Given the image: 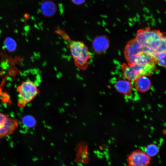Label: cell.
Listing matches in <instances>:
<instances>
[{
  "label": "cell",
  "mask_w": 166,
  "mask_h": 166,
  "mask_svg": "<svg viewBox=\"0 0 166 166\" xmlns=\"http://www.w3.org/2000/svg\"><path fill=\"white\" fill-rule=\"evenodd\" d=\"M146 50L153 54L166 51V37L164 34L149 29L138 31L135 38Z\"/></svg>",
  "instance_id": "cell-1"
},
{
  "label": "cell",
  "mask_w": 166,
  "mask_h": 166,
  "mask_svg": "<svg viewBox=\"0 0 166 166\" xmlns=\"http://www.w3.org/2000/svg\"><path fill=\"white\" fill-rule=\"evenodd\" d=\"M69 48L75 65L82 70H85L91 57L88 47L82 42L72 41Z\"/></svg>",
  "instance_id": "cell-2"
},
{
  "label": "cell",
  "mask_w": 166,
  "mask_h": 166,
  "mask_svg": "<svg viewBox=\"0 0 166 166\" xmlns=\"http://www.w3.org/2000/svg\"><path fill=\"white\" fill-rule=\"evenodd\" d=\"M156 64L141 65L135 63L131 65L124 63L121 69L124 78L131 81L142 75H150L156 70Z\"/></svg>",
  "instance_id": "cell-3"
},
{
  "label": "cell",
  "mask_w": 166,
  "mask_h": 166,
  "mask_svg": "<svg viewBox=\"0 0 166 166\" xmlns=\"http://www.w3.org/2000/svg\"><path fill=\"white\" fill-rule=\"evenodd\" d=\"M17 90L18 93L17 105L20 108L25 106L39 93L37 85L30 80L22 82L18 87Z\"/></svg>",
  "instance_id": "cell-4"
},
{
  "label": "cell",
  "mask_w": 166,
  "mask_h": 166,
  "mask_svg": "<svg viewBox=\"0 0 166 166\" xmlns=\"http://www.w3.org/2000/svg\"><path fill=\"white\" fill-rule=\"evenodd\" d=\"M18 125V121L16 118L0 112V138L13 134Z\"/></svg>",
  "instance_id": "cell-5"
},
{
  "label": "cell",
  "mask_w": 166,
  "mask_h": 166,
  "mask_svg": "<svg viewBox=\"0 0 166 166\" xmlns=\"http://www.w3.org/2000/svg\"><path fill=\"white\" fill-rule=\"evenodd\" d=\"M144 50H146L140 45L135 38L128 41L125 47L124 52V57L127 64L135 56Z\"/></svg>",
  "instance_id": "cell-6"
},
{
  "label": "cell",
  "mask_w": 166,
  "mask_h": 166,
  "mask_svg": "<svg viewBox=\"0 0 166 166\" xmlns=\"http://www.w3.org/2000/svg\"><path fill=\"white\" fill-rule=\"evenodd\" d=\"M127 160L129 165L146 166L150 163V157L144 152L137 150L133 152L129 155Z\"/></svg>",
  "instance_id": "cell-7"
},
{
  "label": "cell",
  "mask_w": 166,
  "mask_h": 166,
  "mask_svg": "<svg viewBox=\"0 0 166 166\" xmlns=\"http://www.w3.org/2000/svg\"><path fill=\"white\" fill-rule=\"evenodd\" d=\"M109 45V41L108 37L104 35L95 37L92 42V46L94 51L100 54L106 51Z\"/></svg>",
  "instance_id": "cell-8"
},
{
  "label": "cell",
  "mask_w": 166,
  "mask_h": 166,
  "mask_svg": "<svg viewBox=\"0 0 166 166\" xmlns=\"http://www.w3.org/2000/svg\"><path fill=\"white\" fill-rule=\"evenodd\" d=\"M124 79H117L115 82L114 87L119 92L128 97L132 94L134 89L130 81Z\"/></svg>",
  "instance_id": "cell-9"
},
{
  "label": "cell",
  "mask_w": 166,
  "mask_h": 166,
  "mask_svg": "<svg viewBox=\"0 0 166 166\" xmlns=\"http://www.w3.org/2000/svg\"><path fill=\"white\" fill-rule=\"evenodd\" d=\"M132 82H133L135 89L141 93L147 91L151 85L150 79L146 75L140 76Z\"/></svg>",
  "instance_id": "cell-10"
},
{
  "label": "cell",
  "mask_w": 166,
  "mask_h": 166,
  "mask_svg": "<svg viewBox=\"0 0 166 166\" xmlns=\"http://www.w3.org/2000/svg\"><path fill=\"white\" fill-rule=\"evenodd\" d=\"M57 11V6L55 3L50 0H45L41 5V11L44 16L49 18L53 16Z\"/></svg>",
  "instance_id": "cell-11"
},
{
  "label": "cell",
  "mask_w": 166,
  "mask_h": 166,
  "mask_svg": "<svg viewBox=\"0 0 166 166\" xmlns=\"http://www.w3.org/2000/svg\"><path fill=\"white\" fill-rule=\"evenodd\" d=\"M156 64L165 67L166 51H160L153 54Z\"/></svg>",
  "instance_id": "cell-12"
},
{
  "label": "cell",
  "mask_w": 166,
  "mask_h": 166,
  "mask_svg": "<svg viewBox=\"0 0 166 166\" xmlns=\"http://www.w3.org/2000/svg\"><path fill=\"white\" fill-rule=\"evenodd\" d=\"M4 44L6 48L9 52H13L16 49V42L11 37H8L6 38L4 40Z\"/></svg>",
  "instance_id": "cell-13"
},
{
  "label": "cell",
  "mask_w": 166,
  "mask_h": 166,
  "mask_svg": "<svg viewBox=\"0 0 166 166\" xmlns=\"http://www.w3.org/2000/svg\"><path fill=\"white\" fill-rule=\"evenodd\" d=\"M159 148L154 144L148 145L145 148L144 152L149 157L156 156L159 152Z\"/></svg>",
  "instance_id": "cell-14"
},
{
  "label": "cell",
  "mask_w": 166,
  "mask_h": 166,
  "mask_svg": "<svg viewBox=\"0 0 166 166\" xmlns=\"http://www.w3.org/2000/svg\"><path fill=\"white\" fill-rule=\"evenodd\" d=\"M22 122L26 127L33 128L36 124L35 118L32 116L27 115L23 117L22 119Z\"/></svg>",
  "instance_id": "cell-15"
},
{
  "label": "cell",
  "mask_w": 166,
  "mask_h": 166,
  "mask_svg": "<svg viewBox=\"0 0 166 166\" xmlns=\"http://www.w3.org/2000/svg\"><path fill=\"white\" fill-rule=\"evenodd\" d=\"M86 0H71L72 2L77 5H80L83 4Z\"/></svg>",
  "instance_id": "cell-16"
}]
</instances>
